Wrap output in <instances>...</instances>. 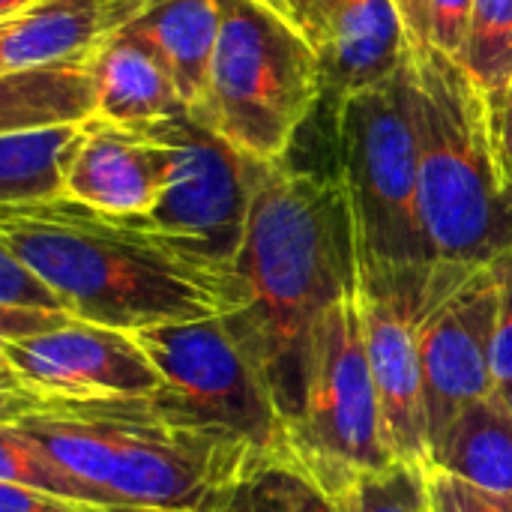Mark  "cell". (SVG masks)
I'll return each instance as SVG.
<instances>
[{
    "mask_svg": "<svg viewBox=\"0 0 512 512\" xmlns=\"http://www.w3.org/2000/svg\"><path fill=\"white\" fill-rule=\"evenodd\" d=\"M234 273L240 306L222 324L261 372L288 429L303 408L318 324L363 288L357 222L339 171L273 165L255 192Z\"/></svg>",
    "mask_w": 512,
    "mask_h": 512,
    "instance_id": "6da1fadb",
    "label": "cell"
},
{
    "mask_svg": "<svg viewBox=\"0 0 512 512\" xmlns=\"http://www.w3.org/2000/svg\"><path fill=\"white\" fill-rule=\"evenodd\" d=\"M0 246L27 261L75 318L138 333L162 324L225 318L240 279L147 216H111L60 198L3 207Z\"/></svg>",
    "mask_w": 512,
    "mask_h": 512,
    "instance_id": "7a4b0ae2",
    "label": "cell"
},
{
    "mask_svg": "<svg viewBox=\"0 0 512 512\" xmlns=\"http://www.w3.org/2000/svg\"><path fill=\"white\" fill-rule=\"evenodd\" d=\"M420 210L435 264L483 267L512 249V201L489 141L486 96L465 66L411 36Z\"/></svg>",
    "mask_w": 512,
    "mask_h": 512,
    "instance_id": "3957f363",
    "label": "cell"
},
{
    "mask_svg": "<svg viewBox=\"0 0 512 512\" xmlns=\"http://www.w3.org/2000/svg\"><path fill=\"white\" fill-rule=\"evenodd\" d=\"M339 177L348 189L366 276L435 267L420 210V138L411 57L381 87L336 102Z\"/></svg>",
    "mask_w": 512,
    "mask_h": 512,
    "instance_id": "277c9868",
    "label": "cell"
},
{
    "mask_svg": "<svg viewBox=\"0 0 512 512\" xmlns=\"http://www.w3.org/2000/svg\"><path fill=\"white\" fill-rule=\"evenodd\" d=\"M222 27L201 117L264 165H282L327 93L315 45L258 0H216Z\"/></svg>",
    "mask_w": 512,
    "mask_h": 512,
    "instance_id": "5b68a950",
    "label": "cell"
},
{
    "mask_svg": "<svg viewBox=\"0 0 512 512\" xmlns=\"http://www.w3.org/2000/svg\"><path fill=\"white\" fill-rule=\"evenodd\" d=\"M285 459L330 498L363 474L399 462L384 435L360 294L333 306L312 336L306 396L285 429Z\"/></svg>",
    "mask_w": 512,
    "mask_h": 512,
    "instance_id": "8992f818",
    "label": "cell"
},
{
    "mask_svg": "<svg viewBox=\"0 0 512 512\" xmlns=\"http://www.w3.org/2000/svg\"><path fill=\"white\" fill-rule=\"evenodd\" d=\"M132 336L186 414L240 435L264 456L285 459V426L273 393L222 318L162 324Z\"/></svg>",
    "mask_w": 512,
    "mask_h": 512,
    "instance_id": "52a82bcc",
    "label": "cell"
},
{
    "mask_svg": "<svg viewBox=\"0 0 512 512\" xmlns=\"http://www.w3.org/2000/svg\"><path fill=\"white\" fill-rule=\"evenodd\" d=\"M150 126L174 144V171L147 219L204 258L234 267L255 192L273 165L246 156L195 114Z\"/></svg>",
    "mask_w": 512,
    "mask_h": 512,
    "instance_id": "ba28073f",
    "label": "cell"
},
{
    "mask_svg": "<svg viewBox=\"0 0 512 512\" xmlns=\"http://www.w3.org/2000/svg\"><path fill=\"white\" fill-rule=\"evenodd\" d=\"M498 276L492 264H435L420 321L426 411L432 450L444 441L465 408L498 393Z\"/></svg>",
    "mask_w": 512,
    "mask_h": 512,
    "instance_id": "9c48e42d",
    "label": "cell"
},
{
    "mask_svg": "<svg viewBox=\"0 0 512 512\" xmlns=\"http://www.w3.org/2000/svg\"><path fill=\"white\" fill-rule=\"evenodd\" d=\"M0 360L3 399L18 402L138 399L165 387L132 333L81 318L42 336L0 342Z\"/></svg>",
    "mask_w": 512,
    "mask_h": 512,
    "instance_id": "30bf717a",
    "label": "cell"
},
{
    "mask_svg": "<svg viewBox=\"0 0 512 512\" xmlns=\"http://www.w3.org/2000/svg\"><path fill=\"white\" fill-rule=\"evenodd\" d=\"M432 270L366 276L360 288L366 351L381 399L384 435L399 462L420 468H435L420 345V321L429 300Z\"/></svg>",
    "mask_w": 512,
    "mask_h": 512,
    "instance_id": "8fae6325",
    "label": "cell"
},
{
    "mask_svg": "<svg viewBox=\"0 0 512 512\" xmlns=\"http://www.w3.org/2000/svg\"><path fill=\"white\" fill-rule=\"evenodd\" d=\"M174 144L156 126L90 120L66 174V198L111 216H150L168 189Z\"/></svg>",
    "mask_w": 512,
    "mask_h": 512,
    "instance_id": "7c38bea8",
    "label": "cell"
},
{
    "mask_svg": "<svg viewBox=\"0 0 512 512\" xmlns=\"http://www.w3.org/2000/svg\"><path fill=\"white\" fill-rule=\"evenodd\" d=\"M411 30L399 0H327L321 24V66L336 102L381 87L408 60Z\"/></svg>",
    "mask_w": 512,
    "mask_h": 512,
    "instance_id": "4fadbf2b",
    "label": "cell"
},
{
    "mask_svg": "<svg viewBox=\"0 0 512 512\" xmlns=\"http://www.w3.org/2000/svg\"><path fill=\"white\" fill-rule=\"evenodd\" d=\"M150 0H39L0 21V72L90 60Z\"/></svg>",
    "mask_w": 512,
    "mask_h": 512,
    "instance_id": "5bb4252c",
    "label": "cell"
},
{
    "mask_svg": "<svg viewBox=\"0 0 512 512\" xmlns=\"http://www.w3.org/2000/svg\"><path fill=\"white\" fill-rule=\"evenodd\" d=\"M99 120L117 126H150L192 114L162 60L126 27L90 57Z\"/></svg>",
    "mask_w": 512,
    "mask_h": 512,
    "instance_id": "9a60e30c",
    "label": "cell"
},
{
    "mask_svg": "<svg viewBox=\"0 0 512 512\" xmlns=\"http://www.w3.org/2000/svg\"><path fill=\"white\" fill-rule=\"evenodd\" d=\"M219 27L222 15L216 0H150L129 24V30L171 72L192 114H204L207 105Z\"/></svg>",
    "mask_w": 512,
    "mask_h": 512,
    "instance_id": "2e32d148",
    "label": "cell"
},
{
    "mask_svg": "<svg viewBox=\"0 0 512 512\" xmlns=\"http://www.w3.org/2000/svg\"><path fill=\"white\" fill-rule=\"evenodd\" d=\"M99 117L90 60L0 72V135L48 126H87Z\"/></svg>",
    "mask_w": 512,
    "mask_h": 512,
    "instance_id": "e0dca14e",
    "label": "cell"
},
{
    "mask_svg": "<svg viewBox=\"0 0 512 512\" xmlns=\"http://www.w3.org/2000/svg\"><path fill=\"white\" fill-rule=\"evenodd\" d=\"M84 126H48L0 135V207L66 198V174Z\"/></svg>",
    "mask_w": 512,
    "mask_h": 512,
    "instance_id": "ac0fdd59",
    "label": "cell"
},
{
    "mask_svg": "<svg viewBox=\"0 0 512 512\" xmlns=\"http://www.w3.org/2000/svg\"><path fill=\"white\" fill-rule=\"evenodd\" d=\"M435 465L512 498V411L501 393L462 411L438 444Z\"/></svg>",
    "mask_w": 512,
    "mask_h": 512,
    "instance_id": "d6986e66",
    "label": "cell"
},
{
    "mask_svg": "<svg viewBox=\"0 0 512 512\" xmlns=\"http://www.w3.org/2000/svg\"><path fill=\"white\" fill-rule=\"evenodd\" d=\"M198 512H336L330 495L291 459L261 456Z\"/></svg>",
    "mask_w": 512,
    "mask_h": 512,
    "instance_id": "ffe728a7",
    "label": "cell"
},
{
    "mask_svg": "<svg viewBox=\"0 0 512 512\" xmlns=\"http://www.w3.org/2000/svg\"><path fill=\"white\" fill-rule=\"evenodd\" d=\"M462 66L483 96L512 78V0H477Z\"/></svg>",
    "mask_w": 512,
    "mask_h": 512,
    "instance_id": "44dd1931",
    "label": "cell"
},
{
    "mask_svg": "<svg viewBox=\"0 0 512 512\" xmlns=\"http://www.w3.org/2000/svg\"><path fill=\"white\" fill-rule=\"evenodd\" d=\"M429 471L411 462H393L381 471L363 474L348 489L333 495L336 512H435L429 492Z\"/></svg>",
    "mask_w": 512,
    "mask_h": 512,
    "instance_id": "7402d4cb",
    "label": "cell"
},
{
    "mask_svg": "<svg viewBox=\"0 0 512 512\" xmlns=\"http://www.w3.org/2000/svg\"><path fill=\"white\" fill-rule=\"evenodd\" d=\"M0 483H15L48 495L96 504L78 480H72L36 441H30L15 426H0Z\"/></svg>",
    "mask_w": 512,
    "mask_h": 512,
    "instance_id": "603a6c76",
    "label": "cell"
},
{
    "mask_svg": "<svg viewBox=\"0 0 512 512\" xmlns=\"http://www.w3.org/2000/svg\"><path fill=\"white\" fill-rule=\"evenodd\" d=\"M0 309L6 312H72L54 285L27 261L0 246Z\"/></svg>",
    "mask_w": 512,
    "mask_h": 512,
    "instance_id": "cb8c5ba5",
    "label": "cell"
},
{
    "mask_svg": "<svg viewBox=\"0 0 512 512\" xmlns=\"http://www.w3.org/2000/svg\"><path fill=\"white\" fill-rule=\"evenodd\" d=\"M429 492L435 512H512V498L483 489L438 465L429 471Z\"/></svg>",
    "mask_w": 512,
    "mask_h": 512,
    "instance_id": "d4e9b609",
    "label": "cell"
},
{
    "mask_svg": "<svg viewBox=\"0 0 512 512\" xmlns=\"http://www.w3.org/2000/svg\"><path fill=\"white\" fill-rule=\"evenodd\" d=\"M477 0H429V18H426V42L438 48L441 54L462 63L468 27L474 15Z\"/></svg>",
    "mask_w": 512,
    "mask_h": 512,
    "instance_id": "484cf974",
    "label": "cell"
},
{
    "mask_svg": "<svg viewBox=\"0 0 512 512\" xmlns=\"http://www.w3.org/2000/svg\"><path fill=\"white\" fill-rule=\"evenodd\" d=\"M498 276V336H495V387L512 384V249L492 261Z\"/></svg>",
    "mask_w": 512,
    "mask_h": 512,
    "instance_id": "4316f807",
    "label": "cell"
},
{
    "mask_svg": "<svg viewBox=\"0 0 512 512\" xmlns=\"http://www.w3.org/2000/svg\"><path fill=\"white\" fill-rule=\"evenodd\" d=\"M489 111V141L501 186L512 201V78L492 96H486Z\"/></svg>",
    "mask_w": 512,
    "mask_h": 512,
    "instance_id": "83f0119b",
    "label": "cell"
},
{
    "mask_svg": "<svg viewBox=\"0 0 512 512\" xmlns=\"http://www.w3.org/2000/svg\"><path fill=\"white\" fill-rule=\"evenodd\" d=\"M270 12H276L282 21H288L294 30H300L318 51L321 42V24H324V6L327 0H258Z\"/></svg>",
    "mask_w": 512,
    "mask_h": 512,
    "instance_id": "f1b7e54d",
    "label": "cell"
},
{
    "mask_svg": "<svg viewBox=\"0 0 512 512\" xmlns=\"http://www.w3.org/2000/svg\"><path fill=\"white\" fill-rule=\"evenodd\" d=\"M405 24L414 39H426V18H429V0H399Z\"/></svg>",
    "mask_w": 512,
    "mask_h": 512,
    "instance_id": "f546056e",
    "label": "cell"
},
{
    "mask_svg": "<svg viewBox=\"0 0 512 512\" xmlns=\"http://www.w3.org/2000/svg\"><path fill=\"white\" fill-rule=\"evenodd\" d=\"M33 3H39V0H0V21L21 12V9H27V6H33Z\"/></svg>",
    "mask_w": 512,
    "mask_h": 512,
    "instance_id": "4dcf8cb0",
    "label": "cell"
},
{
    "mask_svg": "<svg viewBox=\"0 0 512 512\" xmlns=\"http://www.w3.org/2000/svg\"><path fill=\"white\" fill-rule=\"evenodd\" d=\"M501 396H504V402L510 405V411H512V384H510V387H507V390H504V393H501Z\"/></svg>",
    "mask_w": 512,
    "mask_h": 512,
    "instance_id": "1f68e13d",
    "label": "cell"
}]
</instances>
